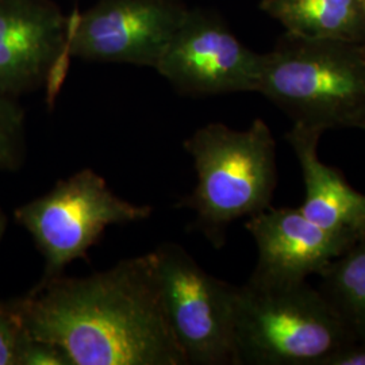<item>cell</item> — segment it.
I'll list each match as a JSON object with an SVG mask.
<instances>
[{
  "instance_id": "1",
  "label": "cell",
  "mask_w": 365,
  "mask_h": 365,
  "mask_svg": "<svg viewBox=\"0 0 365 365\" xmlns=\"http://www.w3.org/2000/svg\"><path fill=\"white\" fill-rule=\"evenodd\" d=\"M14 303L27 334L61 346L72 365H187L164 314L153 253L39 282Z\"/></svg>"
},
{
  "instance_id": "2",
  "label": "cell",
  "mask_w": 365,
  "mask_h": 365,
  "mask_svg": "<svg viewBox=\"0 0 365 365\" xmlns=\"http://www.w3.org/2000/svg\"><path fill=\"white\" fill-rule=\"evenodd\" d=\"M256 92L295 126L365 130V45L286 31L261 53Z\"/></svg>"
},
{
  "instance_id": "3",
  "label": "cell",
  "mask_w": 365,
  "mask_h": 365,
  "mask_svg": "<svg viewBox=\"0 0 365 365\" xmlns=\"http://www.w3.org/2000/svg\"><path fill=\"white\" fill-rule=\"evenodd\" d=\"M182 146L194 161L196 185L179 206L191 210L197 230L221 248L233 222L271 207L277 184L272 131L261 118L245 130L215 122Z\"/></svg>"
},
{
  "instance_id": "4",
  "label": "cell",
  "mask_w": 365,
  "mask_h": 365,
  "mask_svg": "<svg viewBox=\"0 0 365 365\" xmlns=\"http://www.w3.org/2000/svg\"><path fill=\"white\" fill-rule=\"evenodd\" d=\"M353 341L334 309L307 280L237 286L235 365H325Z\"/></svg>"
},
{
  "instance_id": "5",
  "label": "cell",
  "mask_w": 365,
  "mask_h": 365,
  "mask_svg": "<svg viewBox=\"0 0 365 365\" xmlns=\"http://www.w3.org/2000/svg\"><path fill=\"white\" fill-rule=\"evenodd\" d=\"M152 206L134 205L115 195L95 170L58 180L45 195L15 210V221L33 237L45 260L39 282L64 274L66 267L86 259L111 225L146 221Z\"/></svg>"
},
{
  "instance_id": "6",
  "label": "cell",
  "mask_w": 365,
  "mask_h": 365,
  "mask_svg": "<svg viewBox=\"0 0 365 365\" xmlns=\"http://www.w3.org/2000/svg\"><path fill=\"white\" fill-rule=\"evenodd\" d=\"M152 253L164 314L187 365H235L237 286L209 274L175 242Z\"/></svg>"
},
{
  "instance_id": "7",
  "label": "cell",
  "mask_w": 365,
  "mask_h": 365,
  "mask_svg": "<svg viewBox=\"0 0 365 365\" xmlns=\"http://www.w3.org/2000/svg\"><path fill=\"white\" fill-rule=\"evenodd\" d=\"M188 13L182 0H98L69 16L71 57L156 68Z\"/></svg>"
},
{
  "instance_id": "8",
  "label": "cell",
  "mask_w": 365,
  "mask_h": 365,
  "mask_svg": "<svg viewBox=\"0 0 365 365\" xmlns=\"http://www.w3.org/2000/svg\"><path fill=\"white\" fill-rule=\"evenodd\" d=\"M260 60L220 15L188 9L155 69L182 95L214 96L256 92Z\"/></svg>"
},
{
  "instance_id": "9",
  "label": "cell",
  "mask_w": 365,
  "mask_h": 365,
  "mask_svg": "<svg viewBox=\"0 0 365 365\" xmlns=\"http://www.w3.org/2000/svg\"><path fill=\"white\" fill-rule=\"evenodd\" d=\"M69 16L52 0H0V91L18 98L58 91L68 58Z\"/></svg>"
},
{
  "instance_id": "10",
  "label": "cell",
  "mask_w": 365,
  "mask_h": 365,
  "mask_svg": "<svg viewBox=\"0 0 365 365\" xmlns=\"http://www.w3.org/2000/svg\"><path fill=\"white\" fill-rule=\"evenodd\" d=\"M245 227L257 248L250 282L284 284L307 280L356 244L310 221L299 207H268L249 217Z\"/></svg>"
},
{
  "instance_id": "11",
  "label": "cell",
  "mask_w": 365,
  "mask_h": 365,
  "mask_svg": "<svg viewBox=\"0 0 365 365\" xmlns=\"http://www.w3.org/2000/svg\"><path fill=\"white\" fill-rule=\"evenodd\" d=\"M322 134L295 125L286 134L304 182L299 209L322 229L357 242L365 237V194L356 191L339 170L321 161L318 144Z\"/></svg>"
},
{
  "instance_id": "12",
  "label": "cell",
  "mask_w": 365,
  "mask_h": 365,
  "mask_svg": "<svg viewBox=\"0 0 365 365\" xmlns=\"http://www.w3.org/2000/svg\"><path fill=\"white\" fill-rule=\"evenodd\" d=\"M260 9L291 34L365 45V0H261Z\"/></svg>"
},
{
  "instance_id": "13",
  "label": "cell",
  "mask_w": 365,
  "mask_h": 365,
  "mask_svg": "<svg viewBox=\"0 0 365 365\" xmlns=\"http://www.w3.org/2000/svg\"><path fill=\"white\" fill-rule=\"evenodd\" d=\"M319 292L353 339L365 341V237L317 274Z\"/></svg>"
},
{
  "instance_id": "14",
  "label": "cell",
  "mask_w": 365,
  "mask_h": 365,
  "mask_svg": "<svg viewBox=\"0 0 365 365\" xmlns=\"http://www.w3.org/2000/svg\"><path fill=\"white\" fill-rule=\"evenodd\" d=\"M26 158L25 111L16 98L0 91V170L15 172Z\"/></svg>"
},
{
  "instance_id": "15",
  "label": "cell",
  "mask_w": 365,
  "mask_h": 365,
  "mask_svg": "<svg viewBox=\"0 0 365 365\" xmlns=\"http://www.w3.org/2000/svg\"><path fill=\"white\" fill-rule=\"evenodd\" d=\"M29 334L13 302H0V365H18Z\"/></svg>"
},
{
  "instance_id": "16",
  "label": "cell",
  "mask_w": 365,
  "mask_h": 365,
  "mask_svg": "<svg viewBox=\"0 0 365 365\" xmlns=\"http://www.w3.org/2000/svg\"><path fill=\"white\" fill-rule=\"evenodd\" d=\"M18 365H72V361L61 346L29 336L22 345Z\"/></svg>"
},
{
  "instance_id": "17",
  "label": "cell",
  "mask_w": 365,
  "mask_h": 365,
  "mask_svg": "<svg viewBox=\"0 0 365 365\" xmlns=\"http://www.w3.org/2000/svg\"><path fill=\"white\" fill-rule=\"evenodd\" d=\"M325 365H365V341L348 342L331 354Z\"/></svg>"
},
{
  "instance_id": "18",
  "label": "cell",
  "mask_w": 365,
  "mask_h": 365,
  "mask_svg": "<svg viewBox=\"0 0 365 365\" xmlns=\"http://www.w3.org/2000/svg\"><path fill=\"white\" fill-rule=\"evenodd\" d=\"M6 227H7V218H6L4 212L0 209V240H1V237H3L4 232H6Z\"/></svg>"
}]
</instances>
